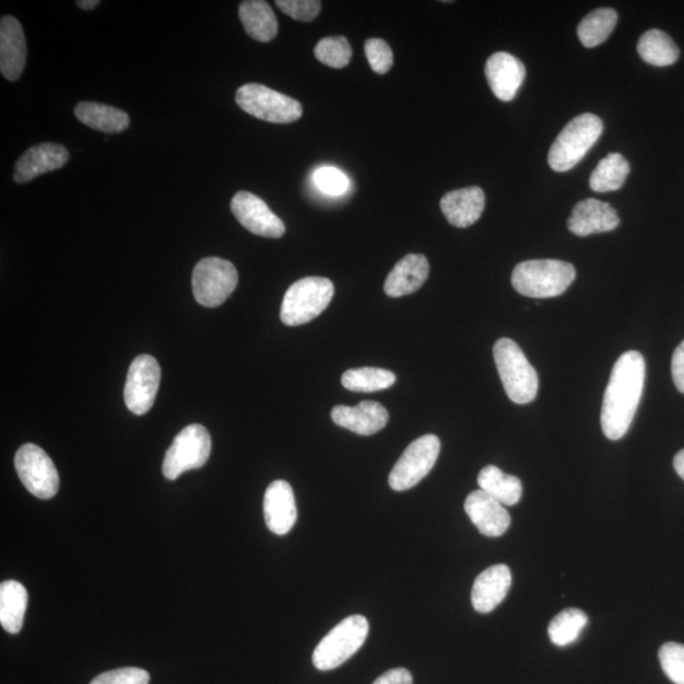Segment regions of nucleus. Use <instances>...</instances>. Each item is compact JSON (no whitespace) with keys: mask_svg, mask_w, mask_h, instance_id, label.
I'll list each match as a JSON object with an SVG mask.
<instances>
[{"mask_svg":"<svg viewBox=\"0 0 684 684\" xmlns=\"http://www.w3.org/2000/svg\"><path fill=\"white\" fill-rule=\"evenodd\" d=\"M316 186L330 195L344 194L349 188V179L344 173L332 166L319 167L314 174Z\"/></svg>","mask_w":684,"mask_h":684,"instance_id":"36","label":"nucleus"},{"mask_svg":"<svg viewBox=\"0 0 684 684\" xmlns=\"http://www.w3.org/2000/svg\"><path fill=\"white\" fill-rule=\"evenodd\" d=\"M440 207L448 224L467 228L481 218L485 207V195L479 187L452 190L441 198Z\"/></svg>","mask_w":684,"mask_h":684,"instance_id":"22","label":"nucleus"},{"mask_svg":"<svg viewBox=\"0 0 684 684\" xmlns=\"http://www.w3.org/2000/svg\"><path fill=\"white\" fill-rule=\"evenodd\" d=\"M264 517L273 534L286 535L293 529L299 512L291 484L276 481L268 486L264 496Z\"/></svg>","mask_w":684,"mask_h":684,"instance_id":"19","label":"nucleus"},{"mask_svg":"<svg viewBox=\"0 0 684 684\" xmlns=\"http://www.w3.org/2000/svg\"><path fill=\"white\" fill-rule=\"evenodd\" d=\"M239 284V274L231 262L205 257L195 265L192 286L195 301L204 307L220 306Z\"/></svg>","mask_w":684,"mask_h":684,"instance_id":"9","label":"nucleus"},{"mask_svg":"<svg viewBox=\"0 0 684 684\" xmlns=\"http://www.w3.org/2000/svg\"><path fill=\"white\" fill-rule=\"evenodd\" d=\"M341 383L352 392L372 393L391 388L395 383V376L391 370L364 367L346 370Z\"/></svg>","mask_w":684,"mask_h":684,"instance_id":"31","label":"nucleus"},{"mask_svg":"<svg viewBox=\"0 0 684 684\" xmlns=\"http://www.w3.org/2000/svg\"><path fill=\"white\" fill-rule=\"evenodd\" d=\"M372 684H414L413 674L405 668H395L380 675Z\"/></svg>","mask_w":684,"mask_h":684,"instance_id":"40","label":"nucleus"},{"mask_svg":"<svg viewBox=\"0 0 684 684\" xmlns=\"http://www.w3.org/2000/svg\"><path fill=\"white\" fill-rule=\"evenodd\" d=\"M638 55L653 66L673 65L680 59L679 46L672 37L660 29H650L645 33L637 43Z\"/></svg>","mask_w":684,"mask_h":684,"instance_id":"28","label":"nucleus"},{"mask_svg":"<svg viewBox=\"0 0 684 684\" xmlns=\"http://www.w3.org/2000/svg\"><path fill=\"white\" fill-rule=\"evenodd\" d=\"M276 4L289 17L301 22L314 21L322 10L318 0H278Z\"/></svg>","mask_w":684,"mask_h":684,"instance_id":"38","label":"nucleus"},{"mask_svg":"<svg viewBox=\"0 0 684 684\" xmlns=\"http://www.w3.org/2000/svg\"><path fill=\"white\" fill-rule=\"evenodd\" d=\"M673 466L676 474H679L684 481V448L675 455Z\"/></svg>","mask_w":684,"mask_h":684,"instance_id":"41","label":"nucleus"},{"mask_svg":"<svg viewBox=\"0 0 684 684\" xmlns=\"http://www.w3.org/2000/svg\"><path fill=\"white\" fill-rule=\"evenodd\" d=\"M246 34L258 42H269L278 35V21L270 5L264 0H246L239 10Z\"/></svg>","mask_w":684,"mask_h":684,"instance_id":"25","label":"nucleus"},{"mask_svg":"<svg viewBox=\"0 0 684 684\" xmlns=\"http://www.w3.org/2000/svg\"><path fill=\"white\" fill-rule=\"evenodd\" d=\"M28 593L17 581L0 585V623L7 633L18 634L25 621Z\"/></svg>","mask_w":684,"mask_h":684,"instance_id":"26","label":"nucleus"},{"mask_svg":"<svg viewBox=\"0 0 684 684\" xmlns=\"http://www.w3.org/2000/svg\"><path fill=\"white\" fill-rule=\"evenodd\" d=\"M604 124L595 114L584 113L562 128L552 144L547 162L555 172H568L581 162L603 135Z\"/></svg>","mask_w":684,"mask_h":684,"instance_id":"4","label":"nucleus"},{"mask_svg":"<svg viewBox=\"0 0 684 684\" xmlns=\"http://www.w3.org/2000/svg\"><path fill=\"white\" fill-rule=\"evenodd\" d=\"M430 265L428 258L420 254H409L401 258L387 277L384 292L392 299L413 294L428 280Z\"/></svg>","mask_w":684,"mask_h":684,"instance_id":"23","label":"nucleus"},{"mask_svg":"<svg viewBox=\"0 0 684 684\" xmlns=\"http://www.w3.org/2000/svg\"><path fill=\"white\" fill-rule=\"evenodd\" d=\"M619 15L612 8H599L593 11L580 23L577 34L584 48H596L604 43L612 34Z\"/></svg>","mask_w":684,"mask_h":684,"instance_id":"30","label":"nucleus"},{"mask_svg":"<svg viewBox=\"0 0 684 684\" xmlns=\"http://www.w3.org/2000/svg\"><path fill=\"white\" fill-rule=\"evenodd\" d=\"M14 467L23 485L41 499L56 496L60 485L55 464L40 446L25 444L14 458Z\"/></svg>","mask_w":684,"mask_h":684,"instance_id":"11","label":"nucleus"},{"mask_svg":"<svg viewBox=\"0 0 684 684\" xmlns=\"http://www.w3.org/2000/svg\"><path fill=\"white\" fill-rule=\"evenodd\" d=\"M493 356L508 398L517 405L534 401L539 390L537 372L521 347L511 339H499L494 344Z\"/></svg>","mask_w":684,"mask_h":684,"instance_id":"3","label":"nucleus"},{"mask_svg":"<svg viewBox=\"0 0 684 684\" xmlns=\"http://www.w3.org/2000/svg\"><path fill=\"white\" fill-rule=\"evenodd\" d=\"M644 384L643 355L635 350L623 353L613 365L600 410V426L607 439L616 441L626 435L641 403Z\"/></svg>","mask_w":684,"mask_h":684,"instance_id":"1","label":"nucleus"},{"mask_svg":"<svg viewBox=\"0 0 684 684\" xmlns=\"http://www.w3.org/2000/svg\"><path fill=\"white\" fill-rule=\"evenodd\" d=\"M587 623L588 616L580 608H567L552 620L547 634L553 644L567 646L578 641Z\"/></svg>","mask_w":684,"mask_h":684,"instance_id":"32","label":"nucleus"},{"mask_svg":"<svg viewBox=\"0 0 684 684\" xmlns=\"http://www.w3.org/2000/svg\"><path fill=\"white\" fill-rule=\"evenodd\" d=\"M315 56L326 66L342 68L352 60L353 50L344 36L325 37L316 45Z\"/></svg>","mask_w":684,"mask_h":684,"instance_id":"33","label":"nucleus"},{"mask_svg":"<svg viewBox=\"0 0 684 684\" xmlns=\"http://www.w3.org/2000/svg\"><path fill=\"white\" fill-rule=\"evenodd\" d=\"M231 211L236 219L246 228L262 238L279 239L286 233V226L269 205L262 198L250 193L239 192L231 201Z\"/></svg>","mask_w":684,"mask_h":684,"instance_id":"13","label":"nucleus"},{"mask_svg":"<svg viewBox=\"0 0 684 684\" xmlns=\"http://www.w3.org/2000/svg\"><path fill=\"white\" fill-rule=\"evenodd\" d=\"M76 118L81 124L105 134L124 132L129 126V116L116 106L81 102L74 110Z\"/></svg>","mask_w":684,"mask_h":684,"instance_id":"24","label":"nucleus"},{"mask_svg":"<svg viewBox=\"0 0 684 684\" xmlns=\"http://www.w3.org/2000/svg\"><path fill=\"white\" fill-rule=\"evenodd\" d=\"M619 225L620 218L612 205L593 198L578 203L568 219L569 231L581 238L613 231Z\"/></svg>","mask_w":684,"mask_h":684,"instance_id":"20","label":"nucleus"},{"mask_svg":"<svg viewBox=\"0 0 684 684\" xmlns=\"http://www.w3.org/2000/svg\"><path fill=\"white\" fill-rule=\"evenodd\" d=\"M660 666L674 684H684V645L667 643L659 650Z\"/></svg>","mask_w":684,"mask_h":684,"instance_id":"34","label":"nucleus"},{"mask_svg":"<svg viewBox=\"0 0 684 684\" xmlns=\"http://www.w3.org/2000/svg\"><path fill=\"white\" fill-rule=\"evenodd\" d=\"M577 273L572 264L553 261L520 263L512 273V286L517 292L530 299H554L567 291Z\"/></svg>","mask_w":684,"mask_h":684,"instance_id":"2","label":"nucleus"},{"mask_svg":"<svg viewBox=\"0 0 684 684\" xmlns=\"http://www.w3.org/2000/svg\"><path fill=\"white\" fill-rule=\"evenodd\" d=\"M212 441L210 432L202 425L193 423L175 436L165 454L163 473L175 481L188 470L202 468L210 459Z\"/></svg>","mask_w":684,"mask_h":684,"instance_id":"8","label":"nucleus"},{"mask_svg":"<svg viewBox=\"0 0 684 684\" xmlns=\"http://www.w3.org/2000/svg\"><path fill=\"white\" fill-rule=\"evenodd\" d=\"M160 378L162 370L155 357H136L129 367L125 387L126 406L132 414L142 416L154 406Z\"/></svg>","mask_w":684,"mask_h":684,"instance_id":"12","label":"nucleus"},{"mask_svg":"<svg viewBox=\"0 0 684 684\" xmlns=\"http://www.w3.org/2000/svg\"><path fill=\"white\" fill-rule=\"evenodd\" d=\"M481 490L504 506H515L522 497V483L519 478L504 473L496 466H486L478 476Z\"/></svg>","mask_w":684,"mask_h":684,"instance_id":"27","label":"nucleus"},{"mask_svg":"<svg viewBox=\"0 0 684 684\" xmlns=\"http://www.w3.org/2000/svg\"><path fill=\"white\" fill-rule=\"evenodd\" d=\"M369 622L362 615L349 616L334 626L314 651V664L319 671H331L344 664L367 641Z\"/></svg>","mask_w":684,"mask_h":684,"instance_id":"6","label":"nucleus"},{"mask_svg":"<svg viewBox=\"0 0 684 684\" xmlns=\"http://www.w3.org/2000/svg\"><path fill=\"white\" fill-rule=\"evenodd\" d=\"M332 281L321 277L296 280L281 303L280 318L287 326L308 324L329 307L333 299Z\"/></svg>","mask_w":684,"mask_h":684,"instance_id":"5","label":"nucleus"},{"mask_svg":"<svg viewBox=\"0 0 684 684\" xmlns=\"http://www.w3.org/2000/svg\"><path fill=\"white\" fill-rule=\"evenodd\" d=\"M26 61V36L21 23L12 15H4L0 22V72L8 80H18Z\"/></svg>","mask_w":684,"mask_h":684,"instance_id":"16","label":"nucleus"},{"mask_svg":"<svg viewBox=\"0 0 684 684\" xmlns=\"http://www.w3.org/2000/svg\"><path fill=\"white\" fill-rule=\"evenodd\" d=\"M440 448V439L431 433L410 443L391 471V489L397 492L414 489L435 467Z\"/></svg>","mask_w":684,"mask_h":684,"instance_id":"10","label":"nucleus"},{"mask_svg":"<svg viewBox=\"0 0 684 684\" xmlns=\"http://www.w3.org/2000/svg\"><path fill=\"white\" fill-rule=\"evenodd\" d=\"M150 674L141 668H119L96 676L89 684H149Z\"/></svg>","mask_w":684,"mask_h":684,"instance_id":"37","label":"nucleus"},{"mask_svg":"<svg viewBox=\"0 0 684 684\" xmlns=\"http://www.w3.org/2000/svg\"><path fill=\"white\" fill-rule=\"evenodd\" d=\"M236 103L258 119L270 124H292L302 117L303 109L292 97L279 93L262 84H245L236 91Z\"/></svg>","mask_w":684,"mask_h":684,"instance_id":"7","label":"nucleus"},{"mask_svg":"<svg viewBox=\"0 0 684 684\" xmlns=\"http://www.w3.org/2000/svg\"><path fill=\"white\" fill-rule=\"evenodd\" d=\"M371 71L384 75L393 66V51L382 38H369L364 46Z\"/></svg>","mask_w":684,"mask_h":684,"instance_id":"35","label":"nucleus"},{"mask_svg":"<svg viewBox=\"0 0 684 684\" xmlns=\"http://www.w3.org/2000/svg\"><path fill=\"white\" fill-rule=\"evenodd\" d=\"M484 72L493 94L504 102L512 101L527 76L522 61L508 52L493 53Z\"/></svg>","mask_w":684,"mask_h":684,"instance_id":"14","label":"nucleus"},{"mask_svg":"<svg viewBox=\"0 0 684 684\" xmlns=\"http://www.w3.org/2000/svg\"><path fill=\"white\" fill-rule=\"evenodd\" d=\"M511 570L505 565L486 568L477 577L471 590V605L481 613H490L507 596L511 587Z\"/></svg>","mask_w":684,"mask_h":684,"instance_id":"21","label":"nucleus"},{"mask_svg":"<svg viewBox=\"0 0 684 684\" xmlns=\"http://www.w3.org/2000/svg\"><path fill=\"white\" fill-rule=\"evenodd\" d=\"M99 4H101V2H98V0H79V2H76V5L84 11L94 10Z\"/></svg>","mask_w":684,"mask_h":684,"instance_id":"42","label":"nucleus"},{"mask_svg":"<svg viewBox=\"0 0 684 684\" xmlns=\"http://www.w3.org/2000/svg\"><path fill=\"white\" fill-rule=\"evenodd\" d=\"M672 377L676 390L684 394V341L675 349L673 354Z\"/></svg>","mask_w":684,"mask_h":684,"instance_id":"39","label":"nucleus"},{"mask_svg":"<svg viewBox=\"0 0 684 684\" xmlns=\"http://www.w3.org/2000/svg\"><path fill=\"white\" fill-rule=\"evenodd\" d=\"M71 154L63 144L45 142L30 148L23 154L14 169L15 182H28L40 175L61 169Z\"/></svg>","mask_w":684,"mask_h":684,"instance_id":"18","label":"nucleus"},{"mask_svg":"<svg viewBox=\"0 0 684 684\" xmlns=\"http://www.w3.org/2000/svg\"><path fill=\"white\" fill-rule=\"evenodd\" d=\"M332 421L362 436L375 435L383 430L390 414L376 401H363L355 407L337 406L331 410Z\"/></svg>","mask_w":684,"mask_h":684,"instance_id":"17","label":"nucleus"},{"mask_svg":"<svg viewBox=\"0 0 684 684\" xmlns=\"http://www.w3.org/2000/svg\"><path fill=\"white\" fill-rule=\"evenodd\" d=\"M464 508H466L470 521L484 536H502L511 524V516L505 506L482 490L471 492Z\"/></svg>","mask_w":684,"mask_h":684,"instance_id":"15","label":"nucleus"},{"mask_svg":"<svg viewBox=\"0 0 684 684\" xmlns=\"http://www.w3.org/2000/svg\"><path fill=\"white\" fill-rule=\"evenodd\" d=\"M630 164L621 154H608L600 160L590 178V187L597 193L613 192L625 182Z\"/></svg>","mask_w":684,"mask_h":684,"instance_id":"29","label":"nucleus"}]
</instances>
